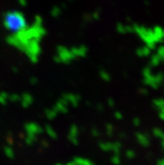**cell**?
I'll return each mask as SVG.
<instances>
[{
    "label": "cell",
    "mask_w": 164,
    "mask_h": 165,
    "mask_svg": "<svg viewBox=\"0 0 164 165\" xmlns=\"http://www.w3.org/2000/svg\"><path fill=\"white\" fill-rule=\"evenodd\" d=\"M4 25L10 31L21 32L26 27V22L24 16L18 12H9L5 15Z\"/></svg>",
    "instance_id": "6da1fadb"
}]
</instances>
